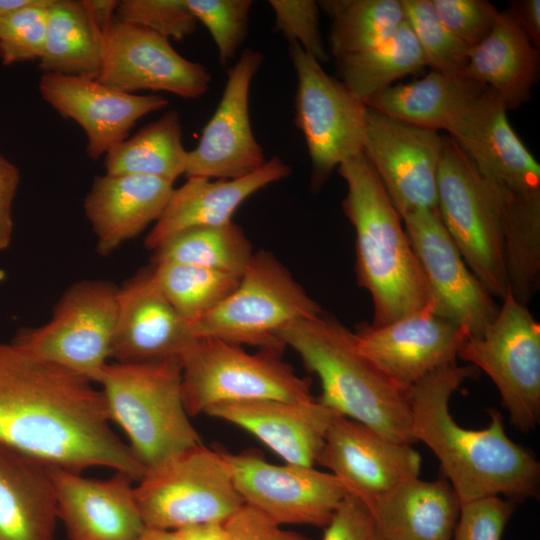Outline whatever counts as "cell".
Listing matches in <instances>:
<instances>
[{
	"mask_svg": "<svg viewBox=\"0 0 540 540\" xmlns=\"http://www.w3.org/2000/svg\"><path fill=\"white\" fill-rule=\"evenodd\" d=\"M111 424L96 383L0 342V443L49 466L105 467L137 482L146 468Z\"/></svg>",
	"mask_w": 540,
	"mask_h": 540,
	"instance_id": "cell-1",
	"label": "cell"
},
{
	"mask_svg": "<svg viewBox=\"0 0 540 540\" xmlns=\"http://www.w3.org/2000/svg\"><path fill=\"white\" fill-rule=\"evenodd\" d=\"M476 372L472 365L451 364L409 389L413 438L438 458L461 505L500 494L536 497L540 464L529 450L507 436L499 411H490V424L481 430L461 427L450 413L452 394Z\"/></svg>",
	"mask_w": 540,
	"mask_h": 540,
	"instance_id": "cell-2",
	"label": "cell"
},
{
	"mask_svg": "<svg viewBox=\"0 0 540 540\" xmlns=\"http://www.w3.org/2000/svg\"><path fill=\"white\" fill-rule=\"evenodd\" d=\"M347 185L342 202L356 234V274L373 303L374 327L424 308L429 293L403 221L362 152L338 166Z\"/></svg>",
	"mask_w": 540,
	"mask_h": 540,
	"instance_id": "cell-3",
	"label": "cell"
},
{
	"mask_svg": "<svg viewBox=\"0 0 540 540\" xmlns=\"http://www.w3.org/2000/svg\"><path fill=\"white\" fill-rule=\"evenodd\" d=\"M320 380L318 400L387 438L415 443L408 392L385 377L358 350L354 332L323 312L278 333Z\"/></svg>",
	"mask_w": 540,
	"mask_h": 540,
	"instance_id": "cell-4",
	"label": "cell"
},
{
	"mask_svg": "<svg viewBox=\"0 0 540 540\" xmlns=\"http://www.w3.org/2000/svg\"><path fill=\"white\" fill-rule=\"evenodd\" d=\"M96 384L145 468L202 443L184 406L181 360L108 362Z\"/></svg>",
	"mask_w": 540,
	"mask_h": 540,
	"instance_id": "cell-5",
	"label": "cell"
},
{
	"mask_svg": "<svg viewBox=\"0 0 540 540\" xmlns=\"http://www.w3.org/2000/svg\"><path fill=\"white\" fill-rule=\"evenodd\" d=\"M323 311L270 252L253 253L236 288L216 307L189 323L195 338L284 349L279 331Z\"/></svg>",
	"mask_w": 540,
	"mask_h": 540,
	"instance_id": "cell-6",
	"label": "cell"
},
{
	"mask_svg": "<svg viewBox=\"0 0 540 540\" xmlns=\"http://www.w3.org/2000/svg\"><path fill=\"white\" fill-rule=\"evenodd\" d=\"M282 349L256 353L216 338H197L184 354L182 397L190 417L217 404L249 400L314 398L308 379L281 358Z\"/></svg>",
	"mask_w": 540,
	"mask_h": 540,
	"instance_id": "cell-7",
	"label": "cell"
},
{
	"mask_svg": "<svg viewBox=\"0 0 540 540\" xmlns=\"http://www.w3.org/2000/svg\"><path fill=\"white\" fill-rule=\"evenodd\" d=\"M146 528L224 522L244 503L222 455L202 443L146 468L134 485Z\"/></svg>",
	"mask_w": 540,
	"mask_h": 540,
	"instance_id": "cell-8",
	"label": "cell"
},
{
	"mask_svg": "<svg viewBox=\"0 0 540 540\" xmlns=\"http://www.w3.org/2000/svg\"><path fill=\"white\" fill-rule=\"evenodd\" d=\"M437 211L465 263L493 297L509 290L504 239L490 182L452 139L444 137Z\"/></svg>",
	"mask_w": 540,
	"mask_h": 540,
	"instance_id": "cell-9",
	"label": "cell"
},
{
	"mask_svg": "<svg viewBox=\"0 0 540 540\" xmlns=\"http://www.w3.org/2000/svg\"><path fill=\"white\" fill-rule=\"evenodd\" d=\"M119 286L103 279L71 284L48 322L26 328L12 343L26 353L96 383L111 358Z\"/></svg>",
	"mask_w": 540,
	"mask_h": 540,
	"instance_id": "cell-10",
	"label": "cell"
},
{
	"mask_svg": "<svg viewBox=\"0 0 540 540\" xmlns=\"http://www.w3.org/2000/svg\"><path fill=\"white\" fill-rule=\"evenodd\" d=\"M289 56L297 78L295 124L306 142L311 188L317 190L334 168L363 152L368 107L297 42L289 43Z\"/></svg>",
	"mask_w": 540,
	"mask_h": 540,
	"instance_id": "cell-11",
	"label": "cell"
},
{
	"mask_svg": "<svg viewBox=\"0 0 540 540\" xmlns=\"http://www.w3.org/2000/svg\"><path fill=\"white\" fill-rule=\"evenodd\" d=\"M458 358L485 372L510 422L524 432L540 418V324L508 290L483 333L468 337Z\"/></svg>",
	"mask_w": 540,
	"mask_h": 540,
	"instance_id": "cell-12",
	"label": "cell"
},
{
	"mask_svg": "<svg viewBox=\"0 0 540 540\" xmlns=\"http://www.w3.org/2000/svg\"><path fill=\"white\" fill-rule=\"evenodd\" d=\"M222 455L243 503L281 526L324 528L350 493L333 474L311 466L276 465L254 451Z\"/></svg>",
	"mask_w": 540,
	"mask_h": 540,
	"instance_id": "cell-13",
	"label": "cell"
},
{
	"mask_svg": "<svg viewBox=\"0 0 540 540\" xmlns=\"http://www.w3.org/2000/svg\"><path fill=\"white\" fill-rule=\"evenodd\" d=\"M96 79L120 91H163L184 99L207 93L212 76L201 63L180 55L169 39L115 17L102 32Z\"/></svg>",
	"mask_w": 540,
	"mask_h": 540,
	"instance_id": "cell-14",
	"label": "cell"
},
{
	"mask_svg": "<svg viewBox=\"0 0 540 540\" xmlns=\"http://www.w3.org/2000/svg\"><path fill=\"white\" fill-rule=\"evenodd\" d=\"M402 221L424 276L429 304L476 337L499 307L469 269L436 210L411 212Z\"/></svg>",
	"mask_w": 540,
	"mask_h": 540,
	"instance_id": "cell-15",
	"label": "cell"
},
{
	"mask_svg": "<svg viewBox=\"0 0 540 540\" xmlns=\"http://www.w3.org/2000/svg\"><path fill=\"white\" fill-rule=\"evenodd\" d=\"M444 136L368 108L363 153L399 215L437 211Z\"/></svg>",
	"mask_w": 540,
	"mask_h": 540,
	"instance_id": "cell-16",
	"label": "cell"
},
{
	"mask_svg": "<svg viewBox=\"0 0 540 540\" xmlns=\"http://www.w3.org/2000/svg\"><path fill=\"white\" fill-rule=\"evenodd\" d=\"M354 335L359 352L406 391L432 372L455 364L469 337L466 329L436 313L429 303L384 326L359 325Z\"/></svg>",
	"mask_w": 540,
	"mask_h": 540,
	"instance_id": "cell-17",
	"label": "cell"
},
{
	"mask_svg": "<svg viewBox=\"0 0 540 540\" xmlns=\"http://www.w3.org/2000/svg\"><path fill=\"white\" fill-rule=\"evenodd\" d=\"M263 61L261 51L246 48L227 70L219 104L204 126L198 145L188 151L187 178L236 179L266 163L249 114L251 83Z\"/></svg>",
	"mask_w": 540,
	"mask_h": 540,
	"instance_id": "cell-18",
	"label": "cell"
},
{
	"mask_svg": "<svg viewBox=\"0 0 540 540\" xmlns=\"http://www.w3.org/2000/svg\"><path fill=\"white\" fill-rule=\"evenodd\" d=\"M38 88L45 102L83 129L86 151L93 160L126 140L142 117L169 104L161 95L126 93L97 79L78 76L43 73Z\"/></svg>",
	"mask_w": 540,
	"mask_h": 540,
	"instance_id": "cell-19",
	"label": "cell"
},
{
	"mask_svg": "<svg viewBox=\"0 0 540 540\" xmlns=\"http://www.w3.org/2000/svg\"><path fill=\"white\" fill-rule=\"evenodd\" d=\"M317 463L363 501L419 477L420 454L412 444L393 441L370 426L336 415Z\"/></svg>",
	"mask_w": 540,
	"mask_h": 540,
	"instance_id": "cell-20",
	"label": "cell"
},
{
	"mask_svg": "<svg viewBox=\"0 0 540 540\" xmlns=\"http://www.w3.org/2000/svg\"><path fill=\"white\" fill-rule=\"evenodd\" d=\"M195 338L189 323L160 290L152 266L119 286L111 347L117 362L182 360Z\"/></svg>",
	"mask_w": 540,
	"mask_h": 540,
	"instance_id": "cell-21",
	"label": "cell"
},
{
	"mask_svg": "<svg viewBox=\"0 0 540 540\" xmlns=\"http://www.w3.org/2000/svg\"><path fill=\"white\" fill-rule=\"evenodd\" d=\"M50 473L58 520L69 540H136L145 530L135 481L127 474L97 479L55 466Z\"/></svg>",
	"mask_w": 540,
	"mask_h": 540,
	"instance_id": "cell-22",
	"label": "cell"
},
{
	"mask_svg": "<svg viewBox=\"0 0 540 540\" xmlns=\"http://www.w3.org/2000/svg\"><path fill=\"white\" fill-rule=\"evenodd\" d=\"M449 133L494 185L540 191V166L511 127L505 106L490 88L483 90Z\"/></svg>",
	"mask_w": 540,
	"mask_h": 540,
	"instance_id": "cell-23",
	"label": "cell"
},
{
	"mask_svg": "<svg viewBox=\"0 0 540 540\" xmlns=\"http://www.w3.org/2000/svg\"><path fill=\"white\" fill-rule=\"evenodd\" d=\"M248 431L286 463H317L328 429L339 413L318 399L226 402L205 413Z\"/></svg>",
	"mask_w": 540,
	"mask_h": 540,
	"instance_id": "cell-24",
	"label": "cell"
},
{
	"mask_svg": "<svg viewBox=\"0 0 540 540\" xmlns=\"http://www.w3.org/2000/svg\"><path fill=\"white\" fill-rule=\"evenodd\" d=\"M291 167L274 156L256 171L236 179L189 177L171 197L144 245L154 251L173 235L195 227L220 226L232 222L239 206L264 187L287 178Z\"/></svg>",
	"mask_w": 540,
	"mask_h": 540,
	"instance_id": "cell-25",
	"label": "cell"
},
{
	"mask_svg": "<svg viewBox=\"0 0 540 540\" xmlns=\"http://www.w3.org/2000/svg\"><path fill=\"white\" fill-rule=\"evenodd\" d=\"M173 184L143 175L95 176L83 209L96 236L97 253L110 255L155 223L171 197Z\"/></svg>",
	"mask_w": 540,
	"mask_h": 540,
	"instance_id": "cell-26",
	"label": "cell"
},
{
	"mask_svg": "<svg viewBox=\"0 0 540 540\" xmlns=\"http://www.w3.org/2000/svg\"><path fill=\"white\" fill-rule=\"evenodd\" d=\"M57 521L50 466L0 443V540H54Z\"/></svg>",
	"mask_w": 540,
	"mask_h": 540,
	"instance_id": "cell-27",
	"label": "cell"
},
{
	"mask_svg": "<svg viewBox=\"0 0 540 540\" xmlns=\"http://www.w3.org/2000/svg\"><path fill=\"white\" fill-rule=\"evenodd\" d=\"M364 502L385 540H450L461 508L445 478L415 477Z\"/></svg>",
	"mask_w": 540,
	"mask_h": 540,
	"instance_id": "cell-28",
	"label": "cell"
},
{
	"mask_svg": "<svg viewBox=\"0 0 540 540\" xmlns=\"http://www.w3.org/2000/svg\"><path fill=\"white\" fill-rule=\"evenodd\" d=\"M462 76L490 88L506 110L529 101L539 77L538 49L507 10L490 34L469 51Z\"/></svg>",
	"mask_w": 540,
	"mask_h": 540,
	"instance_id": "cell-29",
	"label": "cell"
},
{
	"mask_svg": "<svg viewBox=\"0 0 540 540\" xmlns=\"http://www.w3.org/2000/svg\"><path fill=\"white\" fill-rule=\"evenodd\" d=\"M486 87L462 75L432 70L420 80L391 85L365 105L414 126L450 132Z\"/></svg>",
	"mask_w": 540,
	"mask_h": 540,
	"instance_id": "cell-30",
	"label": "cell"
},
{
	"mask_svg": "<svg viewBox=\"0 0 540 540\" xmlns=\"http://www.w3.org/2000/svg\"><path fill=\"white\" fill-rule=\"evenodd\" d=\"M101 39L102 32L89 18L81 1L52 0L39 68L43 73L96 79Z\"/></svg>",
	"mask_w": 540,
	"mask_h": 540,
	"instance_id": "cell-31",
	"label": "cell"
},
{
	"mask_svg": "<svg viewBox=\"0 0 540 540\" xmlns=\"http://www.w3.org/2000/svg\"><path fill=\"white\" fill-rule=\"evenodd\" d=\"M187 157L180 115L171 109L112 148L104 167L111 175H143L174 183L185 174Z\"/></svg>",
	"mask_w": 540,
	"mask_h": 540,
	"instance_id": "cell-32",
	"label": "cell"
},
{
	"mask_svg": "<svg viewBox=\"0 0 540 540\" xmlns=\"http://www.w3.org/2000/svg\"><path fill=\"white\" fill-rule=\"evenodd\" d=\"M318 5L331 18L329 47L335 59L383 44L405 22L401 0H324Z\"/></svg>",
	"mask_w": 540,
	"mask_h": 540,
	"instance_id": "cell-33",
	"label": "cell"
},
{
	"mask_svg": "<svg viewBox=\"0 0 540 540\" xmlns=\"http://www.w3.org/2000/svg\"><path fill=\"white\" fill-rule=\"evenodd\" d=\"M343 84L362 102L427 65L424 54L405 21L383 44L335 59Z\"/></svg>",
	"mask_w": 540,
	"mask_h": 540,
	"instance_id": "cell-34",
	"label": "cell"
},
{
	"mask_svg": "<svg viewBox=\"0 0 540 540\" xmlns=\"http://www.w3.org/2000/svg\"><path fill=\"white\" fill-rule=\"evenodd\" d=\"M253 253L244 231L230 222L173 235L153 251L152 264L173 262L241 276Z\"/></svg>",
	"mask_w": 540,
	"mask_h": 540,
	"instance_id": "cell-35",
	"label": "cell"
},
{
	"mask_svg": "<svg viewBox=\"0 0 540 540\" xmlns=\"http://www.w3.org/2000/svg\"><path fill=\"white\" fill-rule=\"evenodd\" d=\"M151 266L160 290L188 323L216 307L236 288L241 277L173 262Z\"/></svg>",
	"mask_w": 540,
	"mask_h": 540,
	"instance_id": "cell-36",
	"label": "cell"
},
{
	"mask_svg": "<svg viewBox=\"0 0 540 540\" xmlns=\"http://www.w3.org/2000/svg\"><path fill=\"white\" fill-rule=\"evenodd\" d=\"M405 21L414 33L426 64L446 75H462L470 47L441 22L431 0H401Z\"/></svg>",
	"mask_w": 540,
	"mask_h": 540,
	"instance_id": "cell-37",
	"label": "cell"
},
{
	"mask_svg": "<svg viewBox=\"0 0 540 540\" xmlns=\"http://www.w3.org/2000/svg\"><path fill=\"white\" fill-rule=\"evenodd\" d=\"M51 2L31 0L28 5L0 19V59L3 65L41 59Z\"/></svg>",
	"mask_w": 540,
	"mask_h": 540,
	"instance_id": "cell-38",
	"label": "cell"
},
{
	"mask_svg": "<svg viewBox=\"0 0 540 540\" xmlns=\"http://www.w3.org/2000/svg\"><path fill=\"white\" fill-rule=\"evenodd\" d=\"M196 18L209 31L221 66L236 55L248 33L251 0H186Z\"/></svg>",
	"mask_w": 540,
	"mask_h": 540,
	"instance_id": "cell-39",
	"label": "cell"
},
{
	"mask_svg": "<svg viewBox=\"0 0 540 540\" xmlns=\"http://www.w3.org/2000/svg\"><path fill=\"white\" fill-rule=\"evenodd\" d=\"M116 17L176 41L191 36L198 23L186 0H122Z\"/></svg>",
	"mask_w": 540,
	"mask_h": 540,
	"instance_id": "cell-40",
	"label": "cell"
},
{
	"mask_svg": "<svg viewBox=\"0 0 540 540\" xmlns=\"http://www.w3.org/2000/svg\"><path fill=\"white\" fill-rule=\"evenodd\" d=\"M275 16L273 30L288 43L297 42L319 63L329 60L320 32L319 5L314 0H270Z\"/></svg>",
	"mask_w": 540,
	"mask_h": 540,
	"instance_id": "cell-41",
	"label": "cell"
},
{
	"mask_svg": "<svg viewBox=\"0 0 540 540\" xmlns=\"http://www.w3.org/2000/svg\"><path fill=\"white\" fill-rule=\"evenodd\" d=\"M444 26L470 48L483 41L501 12L485 0H431Z\"/></svg>",
	"mask_w": 540,
	"mask_h": 540,
	"instance_id": "cell-42",
	"label": "cell"
},
{
	"mask_svg": "<svg viewBox=\"0 0 540 540\" xmlns=\"http://www.w3.org/2000/svg\"><path fill=\"white\" fill-rule=\"evenodd\" d=\"M513 510V504L499 496L466 502L450 540H501Z\"/></svg>",
	"mask_w": 540,
	"mask_h": 540,
	"instance_id": "cell-43",
	"label": "cell"
},
{
	"mask_svg": "<svg viewBox=\"0 0 540 540\" xmlns=\"http://www.w3.org/2000/svg\"><path fill=\"white\" fill-rule=\"evenodd\" d=\"M323 540H385L366 503L349 493L323 528Z\"/></svg>",
	"mask_w": 540,
	"mask_h": 540,
	"instance_id": "cell-44",
	"label": "cell"
},
{
	"mask_svg": "<svg viewBox=\"0 0 540 540\" xmlns=\"http://www.w3.org/2000/svg\"><path fill=\"white\" fill-rule=\"evenodd\" d=\"M222 540H312L284 529L256 509L243 504L224 522Z\"/></svg>",
	"mask_w": 540,
	"mask_h": 540,
	"instance_id": "cell-45",
	"label": "cell"
},
{
	"mask_svg": "<svg viewBox=\"0 0 540 540\" xmlns=\"http://www.w3.org/2000/svg\"><path fill=\"white\" fill-rule=\"evenodd\" d=\"M20 180L18 167L0 153V251L10 246L13 238V204Z\"/></svg>",
	"mask_w": 540,
	"mask_h": 540,
	"instance_id": "cell-46",
	"label": "cell"
},
{
	"mask_svg": "<svg viewBox=\"0 0 540 540\" xmlns=\"http://www.w3.org/2000/svg\"><path fill=\"white\" fill-rule=\"evenodd\" d=\"M508 11L538 49L540 45V1H514Z\"/></svg>",
	"mask_w": 540,
	"mask_h": 540,
	"instance_id": "cell-47",
	"label": "cell"
},
{
	"mask_svg": "<svg viewBox=\"0 0 540 540\" xmlns=\"http://www.w3.org/2000/svg\"><path fill=\"white\" fill-rule=\"evenodd\" d=\"M81 2L87 15L101 32L116 17L118 0H82Z\"/></svg>",
	"mask_w": 540,
	"mask_h": 540,
	"instance_id": "cell-48",
	"label": "cell"
},
{
	"mask_svg": "<svg viewBox=\"0 0 540 540\" xmlns=\"http://www.w3.org/2000/svg\"><path fill=\"white\" fill-rule=\"evenodd\" d=\"M177 540H222L223 522H208L182 527L175 530Z\"/></svg>",
	"mask_w": 540,
	"mask_h": 540,
	"instance_id": "cell-49",
	"label": "cell"
},
{
	"mask_svg": "<svg viewBox=\"0 0 540 540\" xmlns=\"http://www.w3.org/2000/svg\"><path fill=\"white\" fill-rule=\"evenodd\" d=\"M136 540H177L174 531L145 528Z\"/></svg>",
	"mask_w": 540,
	"mask_h": 540,
	"instance_id": "cell-50",
	"label": "cell"
},
{
	"mask_svg": "<svg viewBox=\"0 0 540 540\" xmlns=\"http://www.w3.org/2000/svg\"><path fill=\"white\" fill-rule=\"evenodd\" d=\"M31 0H0V19L28 5Z\"/></svg>",
	"mask_w": 540,
	"mask_h": 540,
	"instance_id": "cell-51",
	"label": "cell"
}]
</instances>
